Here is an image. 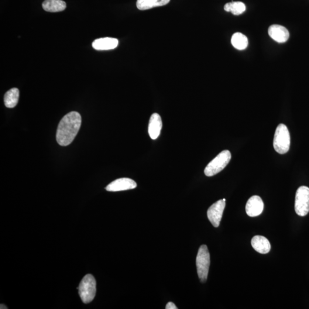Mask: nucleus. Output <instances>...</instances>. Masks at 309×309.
Segmentation results:
<instances>
[{
	"label": "nucleus",
	"instance_id": "f257e3e1",
	"mask_svg": "<svg viewBox=\"0 0 309 309\" xmlns=\"http://www.w3.org/2000/svg\"><path fill=\"white\" fill-rule=\"evenodd\" d=\"M81 125L80 113L73 111L68 113L61 120L56 133V140L61 146L70 145L77 135Z\"/></svg>",
	"mask_w": 309,
	"mask_h": 309
},
{
	"label": "nucleus",
	"instance_id": "f03ea898",
	"mask_svg": "<svg viewBox=\"0 0 309 309\" xmlns=\"http://www.w3.org/2000/svg\"><path fill=\"white\" fill-rule=\"evenodd\" d=\"M290 136L287 127L283 124L277 127L275 133L273 146L275 150L280 154H284L289 150Z\"/></svg>",
	"mask_w": 309,
	"mask_h": 309
},
{
	"label": "nucleus",
	"instance_id": "7ed1b4c3",
	"mask_svg": "<svg viewBox=\"0 0 309 309\" xmlns=\"http://www.w3.org/2000/svg\"><path fill=\"white\" fill-rule=\"evenodd\" d=\"M77 289L83 303H90L94 300L96 293V282L94 277L91 274L86 275L82 278Z\"/></svg>",
	"mask_w": 309,
	"mask_h": 309
},
{
	"label": "nucleus",
	"instance_id": "20e7f679",
	"mask_svg": "<svg viewBox=\"0 0 309 309\" xmlns=\"http://www.w3.org/2000/svg\"><path fill=\"white\" fill-rule=\"evenodd\" d=\"M196 264L199 280L202 283H205L207 279L210 264V256L207 246L204 245L199 247Z\"/></svg>",
	"mask_w": 309,
	"mask_h": 309
},
{
	"label": "nucleus",
	"instance_id": "39448f33",
	"mask_svg": "<svg viewBox=\"0 0 309 309\" xmlns=\"http://www.w3.org/2000/svg\"><path fill=\"white\" fill-rule=\"evenodd\" d=\"M232 154L229 150H224L219 154L206 166L205 174L207 177H212L222 171L231 160Z\"/></svg>",
	"mask_w": 309,
	"mask_h": 309
},
{
	"label": "nucleus",
	"instance_id": "423d86ee",
	"mask_svg": "<svg viewBox=\"0 0 309 309\" xmlns=\"http://www.w3.org/2000/svg\"><path fill=\"white\" fill-rule=\"evenodd\" d=\"M295 211L299 216H304L309 212V188L301 186L296 192Z\"/></svg>",
	"mask_w": 309,
	"mask_h": 309
},
{
	"label": "nucleus",
	"instance_id": "0eeeda50",
	"mask_svg": "<svg viewBox=\"0 0 309 309\" xmlns=\"http://www.w3.org/2000/svg\"><path fill=\"white\" fill-rule=\"evenodd\" d=\"M225 206V201L222 199L215 202L208 209V219L215 228H218L220 225Z\"/></svg>",
	"mask_w": 309,
	"mask_h": 309
},
{
	"label": "nucleus",
	"instance_id": "6e6552de",
	"mask_svg": "<svg viewBox=\"0 0 309 309\" xmlns=\"http://www.w3.org/2000/svg\"><path fill=\"white\" fill-rule=\"evenodd\" d=\"M137 184L135 181L129 178H120L111 182L106 187V191L110 192L121 191L135 188Z\"/></svg>",
	"mask_w": 309,
	"mask_h": 309
},
{
	"label": "nucleus",
	"instance_id": "1a4fd4ad",
	"mask_svg": "<svg viewBox=\"0 0 309 309\" xmlns=\"http://www.w3.org/2000/svg\"><path fill=\"white\" fill-rule=\"evenodd\" d=\"M264 204L262 199L259 196L254 195L247 201L246 206V212L250 217H256L263 212Z\"/></svg>",
	"mask_w": 309,
	"mask_h": 309
},
{
	"label": "nucleus",
	"instance_id": "9d476101",
	"mask_svg": "<svg viewBox=\"0 0 309 309\" xmlns=\"http://www.w3.org/2000/svg\"><path fill=\"white\" fill-rule=\"evenodd\" d=\"M269 36L278 43H284L289 39L290 34L286 27L280 25H272L268 30Z\"/></svg>",
	"mask_w": 309,
	"mask_h": 309
},
{
	"label": "nucleus",
	"instance_id": "9b49d317",
	"mask_svg": "<svg viewBox=\"0 0 309 309\" xmlns=\"http://www.w3.org/2000/svg\"><path fill=\"white\" fill-rule=\"evenodd\" d=\"M119 41L115 38L104 37L95 40L92 47L98 51H106L115 49L118 46Z\"/></svg>",
	"mask_w": 309,
	"mask_h": 309
},
{
	"label": "nucleus",
	"instance_id": "f8f14e48",
	"mask_svg": "<svg viewBox=\"0 0 309 309\" xmlns=\"http://www.w3.org/2000/svg\"><path fill=\"white\" fill-rule=\"evenodd\" d=\"M162 129V121L160 116L157 113H154L151 116L149 126V133L151 138L155 140L160 135Z\"/></svg>",
	"mask_w": 309,
	"mask_h": 309
},
{
	"label": "nucleus",
	"instance_id": "ddd939ff",
	"mask_svg": "<svg viewBox=\"0 0 309 309\" xmlns=\"http://www.w3.org/2000/svg\"><path fill=\"white\" fill-rule=\"evenodd\" d=\"M252 245L256 252L260 254H267L271 249V245L269 240L261 235L253 237L252 240Z\"/></svg>",
	"mask_w": 309,
	"mask_h": 309
},
{
	"label": "nucleus",
	"instance_id": "4468645a",
	"mask_svg": "<svg viewBox=\"0 0 309 309\" xmlns=\"http://www.w3.org/2000/svg\"><path fill=\"white\" fill-rule=\"evenodd\" d=\"M43 8L48 12H59L66 9L67 4L62 0H45Z\"/></svg>",
	"mask_w": 309,
	"mask_h": 309
},
{
	"label": "nucleus",
	"instance_id": "2eb2a0df",
	"mask_svg": "<svg viewBox=\"0 0 309 309\" xmlns=\"http://www.w3.org/2000/svg\"><path fill=\"white\" fill-rule=\"evenodd\" d=\"M170 1V0H137L136 6L137 9L145 10L166 5Z\"/></svg>",
	"mask_w": 309,
	"mask_h": 309
},
{
	"label": "nucleus",
	"instance_id": "dca6fc26",
	"mask_svg": "<svg viewBox=\"0 0 309 309\" xmlns=\"http://www.w3.org/2000/svg\"><path fill=\"white\" fill-rule=\"evenodd\" d=\"M19 89L16 88L10 89L6 93L4 96V103L7 108L15 107L19 102Z\"/></svg>",
	"mask_w": 309,
	"mask_h": 309
},
{
	"label": "nucleus",
	"instance_id": "f3484780",
	"mask_svg": "<svg viewBox=\"0 0 309 309\" xmlns=\"http://www.w3.org/2000/svg\"><path fill=\"white\" fill-rule=\"evenodd\" d=\"M231 41L232 46L238 50H245L248 46V39L241 33L233 34Z\"/></svg>",
	"mask_w": 309,
	"mask_h": 309
},
{
	"label": "nucleus",
	"instance_id": "a211bd4d",
	"mask_svg": "<svg viewBox=\"0 0 309 309\" xmlns=\"http://www.w3.org/2000/svg\"><path fill=\"white\" fill-rule=\"evenodd\" d=\"M245 3L239 1H232L227 3L224 6L225 11L232 12L233 15H241L246 10Z\"/></svg>",
	"mask_w": 309,
	"mask_h": 309
},
{
	"label": "nucleus",
	"instance_id": "6ab92c4d",
	"mask_svg": "<svg viewBox=\"0 0 309 309\" xmlns=\"http://www.w3.org/2000/svg\"><path fill=\"white\" fill-rule=\"evenodd\" d=\"M166 309H178V308L175 306L173 302H168L166 306Z\"/></svg>",
	"mask_w": 309,
	"mask_h": 309
},
{
	"label": "nucleus",
	"instance_id": "aec40b11",
	"mask_svg": "<svg viewBox=\"0 0 309 309\" xmlns=\"http://www.w3.org/2000/svg\"><path fill=\"white\" fill-rule=\"evenodd\" d=\"M0 307H1V308H1V309H8V308H7V307H6L5 305H3V304H1V306H0Z\"/></svg>",
	"mask_w": 309,
	"mask_h": 309
}]
</instances>
